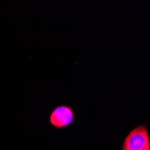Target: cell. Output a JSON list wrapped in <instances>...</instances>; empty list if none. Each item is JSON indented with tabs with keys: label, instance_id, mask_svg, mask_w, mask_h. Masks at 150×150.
<instances>
[{
	"label": "cell",
	"instance_id": "6da1fadb",
	"mask_svg": "<svg viewBox=\"0 0 150 150\" xmlns=\"http://www.w3.org/2000/svg\"><path fill=\"white\" fill-rule=\"evenodd\" d=\"M121 150H150V139L145 125L131 129L121 145Z\"/></svg>",
	"mask_w": 150,
	"mask_h": 150
},
{
	"label": "cell",
	"instance_id": "7a4b0ae2",
	"mask_svg": "<svg viewBox=\"0 0 150 150\" xmlns=\"http://www.w3.org/2000/svg\"><path fill=\"white\" fill-rule=\"evenodd\" d=\"M75 113L67 105H59L51 111L49 118L50 124L56 129H64L73 123Z\"/></svg>",
	"mask_w": 150,
	"mask_h": 150
}]
</instances>
